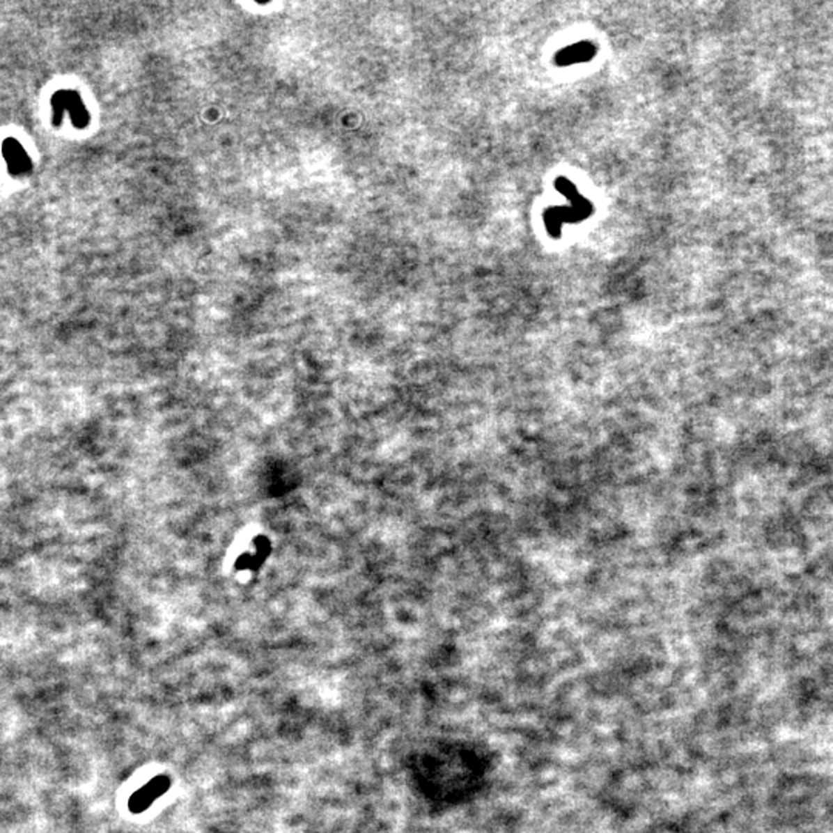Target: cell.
I'll use <instances>...</instances> for the list:
<instances>
[{
  "label": "cell",
  "mask_w": 833,
  "mask_h": 833,
  "mask_svg": "<svg viewBox=\"0 0 833 833\" xmlns=\"http://www.w3.org/2000/svg\"><path fill=\"white\" fill-rule=\"evenodd\" d=\"M53 105H54L56 113H62L63 110H70L73 119L76 122H79L77 124L79 127H82V125H85V122H88V114L85 113L81 99H79L76 93H71V91L57 93V95L54 96Z\"/></svg>",
  "instance_id": "cell-2"
},
{
  "label": "cell",
  "mask_w": 833,
  "mask_h": 833,
  "mask_svg": "<svg viewBox=\"0 0 833 833\" xmlns=\"http://www.w3.org/2000/svg\"><path fill=\"white\" fill-rule=\"evenodd\" d=\"M594 54V47L591 45H576V47H571L565 52V57H559V61L562 63H574L577 61H586L590 59V57Z\"/></svg>",
  "instance_id": "cell-4"
},
{
  "label": "cell",
  "mask_w": 833,
  "mask_h": 833,
  "mask_svg": "<svg viewBox=\"0 0 833 833\" xmlns=\"http://www.w3.org/2000/svg\"><path fill=\"white\" fill-rule=\"evenodd\" d=\"M3 153L8 161L10 170L14 173H24L30 170V159H28L24 148L16 141H6L3 146Z\"/></svg>",
  "instance_id": "cell-3"
},
{
  "label": "cell",
  "mask_w": 833,
  "mask_h": 833,
  "mask_svg": "<svg viewBox=\"0 0 833 833\" xmlns=\"http://www.w3.org/2000/svg\"><path fill=\"white\" fill-rule=\"evenodd\" d=\"M170 787V779L167 777H156L153 778L150 782H147L146 786L141 787L138 792H134L132 795L130 801H128V810L132 811V813H142L143 810H147L150 806H152L153 801L156 798H159L165 792H167Z\"/></svg>",
  "instance_id": "cell-1"
}]
</instances>
